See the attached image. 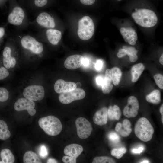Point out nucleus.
<instances>
[{
  "label": "nucleus",
  "instance_id": "nucleus-1",
  "mask_svg": "<svg viewBox=\"0 0 163 163\" xmlns=\"http://www.w3.org/2000/svg\"><path fill=\"white\" fill-rule=\"evenodd\" d=\"M132 15L137 24L144 27H153L158 21L155 13L150 9L136 8L135 11L132 13Z\"/></svg>",
  "mask_w": 163,
  "mask_h": 163
},
{
  "label": "nucleus",
  "instance_id": "nucleus-2",
  "mask_svg": "<svg viewBox=\"0 0 163 163\" xmlns=\"http://www.w3.org/2000/svg\"><path fill=\"white\" fill-rule=\"evenodd\" d=\"M40 126L48 135L56 136L61 131L62 126L60 120L53 116H49L40 118L38 120Z\"/></svg>",
  "mask_w": 163,
  "mask_h": 163
},
{
  "label": "nucleus",
  "instance_id": "nucleus-3",
  "mask_svg": "<svg viewBox=\"0 0 163 163\" xmlns=\"http://www.w3.org/2000/svg\"><path fill=\"white\" fill-rule=\"evenodd\" d=\"M154 131L152 125L145 117L139 118L135 125V133L136 137L142 141L147 142L150 140Z\"/></svg>",
  "mask_w": 163,
  "mask_h": 163
},
{
  "label": "nucleus",
  "instance_id": "nucleus-4",
  "mask_svg": "<svg viewBox=\"0 0 163 163\" xmlns=\"http://www.w3.org/2000/svg\"><path fill=\"white\" fill-rule=\"evenodd\" d=\"M94 26L92 19L88 16L83 17L78 21V34L84 40H88L93 36Z\"/></svg>",
  "mask_w": 163,
  "mask_h": 163
},
{
  "label": "nucleus",
  "instance_id": "nucleus-5",
  "mask_svg": "<svg viewBox=\"0 0 163 163\" xmlns=\"http://www.w3.org/2000/svg\"><path fill=\"white\" fill-rule=\"evenodd\" d=\"M85 92L83 89L76 88L70 91L60 94L59 97V101L63 104H68L74 101L84 98Z\"/></svg>",
  "mask_w": 163,
  "mask_h": 163
},
{
  "label": "nucleus",
  "instance_id": "nucleus-6",
  "mask_svg": "<svg viewBox=\"0 0 163 163\" xmlns=\"http://www.w3.org/2000/svg\"><path fill=\"white\" fill-rule=\"evenodd\" d=\"M21 42L24 48L29 50L34 53L38 54L43 50V44L30 35H27L23 37L21 39Z\"/></svg>",
  "mask_w": 163,
  "mask_h": 163
},
{
  "label": "nucleus",
  "instance_id": "nucleus-7",
  "mask_svg": "<svg viewBox=\"0 0 163 163\" xmlns=\"http://www.w3.org/2000/svg\"><path fill=\"white\" fill-rule=\"evenodd\" d=\"M24 97L32 101H40L45 95L43 87L41 85H32L26 87L23 92Z\"/></svg>",
  "mask_w": 163,
  "mask_h": 163
},
{
  "label": "nucleus",
  "instance_id": "nucleus-8",
  "mask_svg": "<svg viewBox=\"0 0 163 163\" xmlns=\"http://www.w3.org/2000/svg\"><path fill=\"white\" fill-rule=\"evenodd\" d=\"M75 124L77 134L82 139L88 138L91 134L92 127L90 122L85 118L80 117L76 120Z\"/></svg>",
  "mask_w": 163,
  "mask_h": 163
},
{
  "label": "nucleus",
  "instance_id": "nucleus-9",
  "mask_svg": "<svg viewBox=\"0 0 163 163\" xmlns=\"http://www.w3.org/2000/svg\"><path fill=\"white\" fill-rule=\"evenodd\" d=\"M139 107L137 98L134 96H130L127 104L123 110L124 115L127 118H133L137 116Z\"/></svg>",
  "mask_w": 163,
  "mask_h": 163
},
{
  "label": "nucleus",
  "instance_id": "nucleus-10",
  "mask_svg": "<svg viewBox=\"0 0 163 163\" xmlns=\"http://www.w3.org/2000/svg\"><path fill=\"white\" fill-rule=\"evenodd\" d=\"M35 103L26 98H21L18 99L14 105V109L18 111L27 110L28 113L31 116H33L36 112Z\"/></svg>",
  "mask_w": 163,
  "mask_h": 163
},
{
  "label": "nucleus",
  "instance_id": "nucleus-11",
  "mask_svg": "<svg viewBox=\"0 0 163 163\" xmlns=\"http://www.w3.org/2000/svg\"><path fill=\"white\" fill-rule=\"evenodd\" d=\"M25 16V12L22 8L15 7L8 15V20L11 24L19 25L23 22Z\"/></svg>",
  "mask_w": 163,
  "mask_h": 163
},
{
  "label": "nucleus",
  "instance_id": "nucleus-12",
  "mask_svg": "<svg viewBox=\"0 0 163 163\" xmlns=\"http://www.w3.org/2000/svg\"><path fill=\"white\" fill-rule=\"evenodd\" d=\"M76 87V84L75 82H66L63 79H59L54 84V89L57 93L61 94L72 91Z\"/></svg>",
  "mask_w": 163,
  "mask_h": 163
},
{
  "label": "nucleus",
  "instance_id": "nucleus-13",
  "mask_svg": "<svg viewBox=\"0 0 163 163\" xmlns=\"http://www.w3.org/2000/svg\"><path fill=\"white\" fill-rule=\"evenodd\" d=\"M36 20L39 25L46 28H53L55 26L54 18L46 12L40 13L37 16Z\"/></svg>",
  "mask_w": 163,
  "mask_h": 163
},
{
  "label": "nucleus",
  "instance_id": "nucleus-14",
  "mask_svg": "<svg viewBox=\"0 0 163 163\" xmlns=\"http://www.w3.org/2000/svg\"><path fill=\"white\" fill-rule=\"evenodd\" d=\"M84 57L78 54L70 56L67 58L64 62L65 68L69 69H75L82 65Z\"/></svg>",
  "mask_w": 163,
  "mask_h": 163
},
{
  "label": "nucleus",
  "instance_id": "nucleus-15",
  "mask_svg": "<svg viewBox=\"0 0 163 163\" xmlns=\"http://www.w3.org/2000/svg\"><path fill=\"white\" fill-rule=\"evenodd\" d=\"M120 32L125 42L132 45H135L138 36L134 29L131 27H122L120 29Z\"/></svg>",
  "mask_w": 163,
  "mask_h": 163
},
{
  "label": "nucleus",
  "instance_id": "nucleus-16",
  "mask_svg": "<svg viewBox=\"0 0 163 163\" xmlns=\"http://www.w3.org/2000/svg\"><path fill=\"white\" fill-rule=\"evenodd\" d=\"M108 108L103 107L96 111L93 117L94 123L98 125L102 126L107 124L108 120Z\"/></svg>",
  "mask_w": 163,
  "mask_h": 163
},
{
  "label": "nucleus",
  "instance_id": "nucleus-17",
  "mask_svg": "<svg viewBox=\"0 0 163 163\" xmlns=\"http://www.w3.org/2000/svg\"><path fill=\"white\" fill-rule=\"evenodd\" d=\"M83 149L81 145L72 144L65 147L64 152L66 155L76 158L82 153Z\"/></svg>",
  "mask_w": 163,
  "mask_h": 163
},
{
  "label": "nucleus",
  "instance_id": "nucleus-18",
  "mask_svg": "<svg viewBox=\"0 0 163 163\" xmlns=\"http://www.w3.org/2000/svg\"><path fill=\"white\" fill-rule=\"evenodd\" d=\"M112 82L111 70L107 69L106 71L104 81L101 86L104 94H108L111 91L113 87Z\"/></svg>",
  "mask_w": 163,
  "mask_h": 163
},
{
  "label": "nucleus",
  "instance_id": "nucleus-19",
  "mask_svg": "<svg viewBox=\"0 0 163 163\" xmlns=\"http://www.w3.org/2000/svg\"><path fill=\"white\" fill-rule=\"evenodd\" d=\"M48 40L53 45H57L62 38L61 32L53 28L48 29L46 32Z\"/></svg>",
  "mask_w": 163,
  "mask_h": 163
},
{
  "label": "nucleus",
  "instance_id": "nucleus-20",
  "mask_svg": "<svg viewBox=\"0 0 163 163\" xmlns=\"http://www.w3.org/2000/svg\"><path fill=\"white\" fill-rule=\"evenodd\" d=\"M145 69L144 66L142 63H139L133 66L131 69L132 81L133 82H135L138 80Z\"/></svg>",
  "mask_w": 163,
  "mask_h": 163
},
{
  "label": "nucleus",
  "instance_id": "nucleus-21",
  "mask_svg": "<svg viewBox=\"0 0 163 163\" xmlns=\"http://www.w3.org/2000/svg\"><path fill=\"white\" fill-rule=\"evenodd\" d=\"M108 118L110 120H119L121 116V111L119 107L116 105L110 106L108 109Z\"/></svg>",
  "mask_w": 163,
  "mask_h": 163
},
{
  "label": "nucleus",
  "instance_id": "nucleus-22",
  "mask_svg": "<svg viewBox=\"0 0 163 163\" xmlns=\"http://www.w3.org/2000/svg\"><path fill=\"white\" fill-rule=\"evenodd\" d=\"M2 161L0 163H13L15 161V157L11 151L8 149H2L0 153Z\"/></svg>",
  "mask_w": 163,
  "mask_h": 163
},
{
  "label": "nucleus",
  "instance_id": "nucleus-23",
  "mask_svg": "<svg viewBox=\"0 0 163 163\" xmlns=\"http://www.w3.org/2000/svg\"><path fill=\"white\" fill-rule=\"evenodd\" d=\"M23 161L24 163H41L42 161L37 155L32 151H28L24 153Z\"/></svg>",
  "mask_w": 163,
  "mask_h": 163
},
{
  "label": "nucleus",
  "instance_id": "nucleus-24",
  "mask_svg": "<svg viewBox=\"0 0 163 163\" xmlns=\"http://www.w3.org/2000/svg\"><path fill=\"white\" fill-rule=\"evenodd\" d=\"M146 99L149 102L154 104H158L161 101V94L160 91L156 89L147 95Z\"/></svg>",
  "mask_w": 163,
  "mask_h": 163
},
{
  "label": "nucleus",
  "instance_id": "nucleus-25",
  "mask_svg": "<svg viewBox=\"0 0 163 163\" xmlns=\"http://www.w3.org/2000/svg\"><path fill=\"white\" fill-rule=\"evenodd\" d=\"M8 126L4 121L0 120V139L5 140L9 138L11 135L8 129Z\"/></svg>",
  "mask_w": 163,
  "mask_h": 163
},
{
  "label": "nucleus",
  "instance_id": "nucleus-26",
  "mask_svg": "<svg viewBox=\"0 0 163 163\" xmlns=\"http://www.w3.org/2000/svg\"><path fill=\"white\" fill-rule=\"evenodd\" d=\"M113 82L115 86L119 83L122 75L120 69L117 67L112 68L111 70Z\"/></svg>",
  "mask_w": 163,
  "mask_h": 163
},
{
  "label": "nucleus",
  "instance_id": "nucleus-27",
  "mask_svg": "<svg viewBox=\"0 0 163 163\" xmlns=\"http://www.w3.org/2000/svg\"><path fill=\"white\" fill-rule=\"evenodd\" d=\"M123 48L125 49L126 55L129 57L130 61L131 62H134L137 60L138 56L137 53L138 51L134 47L124 46Z\"/></svg>",
  "mask_w": 163,
  "mask_h": 163
},
{
  "label": "nucleus",
  "instance_id": "nucleus-28",
  "mask_svg": "<svg viewBox=\"0 0 163 163\" xmlns=\"http://www.w3.org/2000/svg\"><path fill=\"white\" fill-rule=\"evenodd\" d=\"M115 161L112 158L108 156H99L94 158L92 163H115Z\"/></svg>",
  "mask_w": 163,
  "mask_h": 163
},
{
  "label": "nucleus",
  "instance_id": "nucleus-29",
  "mask_svg": "<svg viewBox=\"0 0 163 163\" xmlns=\"http://www.w3.org/2000/svg\"><path fill=\"white\" fill-rule=\"evenodd\" d=\"M126 151L125 147H122L118 149L115 148L113 149L111 152L112 156L115 157L118 159H120L123 156Z\"/></svg>",
  "mask_w": 163,
  "mask_h": 163
},
{
  "label": "nucleus",
  "instance_id": "nucleus-30",
  "mask_svg": "<svg viewBox=\"0 0 163 163\" xmlns=\"http://www.w3.org/2000/svg\"><path fill=\"white\" fill-rule=\"evenodd\" d=\"M9 97V92L7 90L3 87H0V102L6 101Z\"/></svg>",
  "mask_w": 163,
  "mask_h": 163
},
{
  "label": "nucleus",
  "instance_id": "nucleus-31",
  "mask_svg": "<svg viewBox=\"0 0 163 163\" xmlns=\"http://www.w3.org/2000/svg\"><path fill=\"white\" fill-rule=\"evenodd\" d=\"M154 78L156 85L161 89H163V76L160 74H157L154 76Z\"/></svg>",
  "mask_w": 163,
  "mask_h": 163
},
{
  "label": "nucleus",
  "instance_id": "nucleus-32",
  "mask_svg": "<svg viewBox=\"0 0 163 163\" xmlns=\"http://www.w3.org/2000/svg\"><path fill=\"white\" fill-rule=\"evenodd\" d=\"M11 54H3V64L5 67L7 69H9L10 68V60Z\"/></svg>",
  "mask_w": 163,
  "mask_h": 163
},
{
  "label": "nucleus",
  "instance_id": "nucleus-33",
  "mask_svg": "<svg viewBox=\"0 0 163 163\" xmlns=\"http://www.w3.org/2000/svg\"><path fill=\"white\" fill-rule=\"evenodd\" d=\"M132 131V129L131 128L128 129L123 128V129L121 128L118 132L122 136L126 137L129 135Z\"/></svg>",
  "mask_w": 163,
  "mask_h": 163
},
{
  "label": "nucleus",
  "instance_id": "nucleus-34",
  "mask_svg": "<svg viewBox=\"0 0 163 163\" xmlns=\"http://www.w3.org/2000/svg\"><path fill=\"white\" fill-rule=\"evenodd\" d=\"M9 75V72L5 67H1L0 68V80L5 78Z\"/></svg>",
  "mask_w": 163,
  "mask_h": 163
},
{
  "label": "nucleus",
  "instance_id": "nucleus-35",
  "mask_svg": "<svg viewBox=\"0 0 163 163\" xmlns=\"http://www.w3.org/2000/svg\"><path fill=\"white\" fill-rule=\"evenodd\" d=\"M39 154L40 156L43 158H45L48 156V150L44 145H42L40 147Z\"/></svg>",
  "mask_w": 163,
  "mask_h": 163
},
{
  "label": "nucleus",
  "instance_id": "nucleus-36",
  "mask_svg": "<svg viewBox=\"0 0 163 163\" xmlns=\"http://www.w3.org/2000/svg\"><path fill=\"white\" fill-rule=\"evenodd\" d=\"M76 158L67 155L64 156L62 158V161L65 163H75L76 160Z\"/></svg>",
  "mask_w": 163,
  "mask_h": 163
},
{
  "label": "nucleus",
  "instance_id": "nucleus-37",
  "mask_svg": "<svg viewBox=\"0 0 163 163\" xmlns=\"http://www.w3.org/2000/svg\"><path fill=\"white\" fill-rule=\"evenodd\" d=\"M109 139L113 141L118 142L120 140V137L118 135L114 132H111L108 136Z\"/></svg>",
  "mask_w": 163,
  "mask_h": 163
},
{
  "label": "nucleus",
  "instance_id": "nucleus-38",
  "mask_svg": "<svg viewBox=\"0 0 163 163\" xmlns=\"http://www.w3.org/2000/svg\"><path fill=\"white\" fill-rule=\"evenodd\" d=\"M47 2V0H34L35 5L37 7H41L45 6Z\"/></svg>",
  "mask_w": 163,
  "mask_h": 163
},
{
  "label": "nucleus",
  "instance_id": "nucleus-39",
  "mask_svg": "<svg viewBox=\"0 0 163 163\" xmlns=\"http://www.w3.org/2000/svg\"><path fill=\"white\" fill-rule=\"evenodd\" d=\"M131 126V124L129 121L127 119L123 120V122L122 127L123 128H130Z\"/></svg>",
  "mask_w": 163,
  "mask_h": 163
},
{
  "label": "nucleus",
  "instance_id": "nucleus-40",
  "mask_svg": "<svg viewBox=\"0 0 163 163\" xmlns=\"http://www.w3.org/2000/svg\"><path fill=\"white\" fill-rule=\"evenodd\" d=\"M104 77L102 75H98L96 78V82L97 85L101 86L104 81Z\"/></svg>",
  "mask_w": 163,
  "mask_h": 163
},
{
  "label": "nucleus",
  "instance_id": "nucleus-41",
  "mask_svg": "<svg viewBox=\"0 0 163 163\" xmlns=\"http://www.w3.org/2000/svg\"><path fill=\"white\" fill-rule=\"evenodd\" d=\"M103 62L100 59L97 60L95 65V67L96 70L99 71L101 70L103 66Z\"/></svg>",
  "mask_w": 163,
  "mask_h": 163
},
{
  "label": "nucleus",
  "instance_id": "nucleus-42",
  "mask_svg": "<svg viewBox=\"0 0 163 163\" xmlns=\"http://www.w3.org/2000/svg\"><path fill=\"white\" fill-rule=\"evenodd\" d=\"M126 55V50L124 48L120 49L117 54V56L119 58H122Z\"/></svg>",
  "mask_w": 163,
  "mask_h": 163
},
{
  "label": "nucleus",
  "instance_id": "nucleus-43",
  "mask_svg": "<svg viewBox=\"0 0 163 163\" xmlns=\"http://www.w3.org/2000/svg\"><path fill=\"white\" fill-rule=\"evenodd\" d=\"M144 149V147L142 146H140L138 149H132V152L134 154H140L142 152Z\"/></svg>",
  "mask_w": 163,
  "mask_h": 163
},
{
  "label": "nucleus",
  "instance_id": "nucleus-44",
  "mask_svg": "<svg viewBox=\"0 0 163 163\" xmlns=\"http://www.w3.org/2000/svg\"><path fill=\"white\" fill-rule=\"evenodd\" d=\"M81 3L86 5H91L94 4L95 0H80Z\"/></svg>",
  "mask_w": 163,
  "mask_h": 163
},
{
  "label": "nucleus",
  "instance_id": "nucleus-45",
  "mask_svg": "<svg viewBox=\"0 0 163 163\" xmlns=\"http://www.w3.org/2000/svg\"><path fill=\"white\" fill-rule=\"evenodd\" d=\"M16 63V61L14 57H11L10 60V67L13 68L14 67Z\"/></svg>",
  "mask_w": 163,
  "mask_h": 163
},
{
  "label": "nucleus",
  "instance_id": "nucleus-46",
  "mask_svg": "<svg viewBox=\"0 0 163 163\" xmlns=\"http://www.w3.org/2000/svg\"><path fill=\"white\" fill-rule=\"evenodd\" d=\"M89 63V59L86 58H84L83 61L82 65L85 66H88Z\"/></svg>",
  "mask_w": 163,
  "mask_h": 163
},
{
  "label": "nucleus",
  "instance_id": "nucleus-47",
  "mask_svg": "<svg viewBox=\"0 0 163 163\" xmlns=\"http://www.w3.org/2000/svg\"><path fill=\"white\" fill-rule=\"evenodd\" d=\"M122 127V124L120 123H118L115 127V130L118 132Z\"/></svg>",
  "mask_w": 163,
  "mask_h": 163
},
{
  "label": "nucleus",
  "instance_id": "nucleus-48",
  "mask_svg": "<svg viewBox=\"0 0 163 163\" xmlns=\"http://www.w3.org/2000/svg\"><path fill=\"white\" fill-rule=\"evenodd\" d=\"M5 33V30L3 27H0V39L4 35Z\"/></svg>",
  "mask_w": 163,
  "mask_h": 163
},
{
  "label": "nucleus",
  "instance_id": "nucleus-49",
  "mask_svg": "<svg viewBox=\"0 0 163 163\" xmlns=\"http://www.w3.org/2000/svg\"><path fill=\"white\" fill-rule=\"evenodd\" d=\"M47 163H58L57 161L55 159L53 158H49L47 161Z\"/></svg>",
  "mask_w": 163,
  "mask_h": 163
},
{
  "label": "nucleus",
  "instance_id": "nucleus-50",
  "mask_svg": "<svg viewBox=\"0 0 163 163\" xmlns=\"http://www.w3.org/2000/svg\"><path fill=\"white\" fill-rule=\"evenodd\" d=\"M159 62L160 63L163 65V54L161 55L160 58L159 59Z\"/></svg>",
  "mask_w": 163,
  "mask_h": 163
},
{
  "label": "nucleus",
  "instance_id": "nucleus-51",
  "mask_svg": "<svg viewBox=\"0 0 163 163\" xmlns=\"http://www.w3.org/2000/svg\"><path fill=\"white\" fill-rule=\"evenodd\" d=\"M160 112L161 115L163 116V104H162L160 109Z\"/></svg>",
  "mask_w": 163,
  "mask_h": 163
},
{
  "label": "nucleus",
  "instance_id": "nucleus-52",
  "mask_svg": "<svg viewBox=\"0 0 163 163\" xmlns=\"http://www.w3.org/2000/svg\"><path fill=\"white\" fill-rule=\"evenodd\" d=\"M149 161L148 160H144L143 161H142L140 162V163H149Z\"/></svg>",
  "mask_w": 163,
  "mask_h": 163
},
{
  "label": "nucleus",
  "instance_id": "nucleus-53",
  "mask_svg": "<svg viewBox=\"0 0 163 163\" xmlns=\"http://www.w3.org/2000/svg\"><path fill=\"white\" fill-rule=\"evenodd\" d=\"M116 0L118 1H121L122 0Z\"/></svg>",
  "mask_w": 163,
  "mask_h": 163
}]
</instances>
